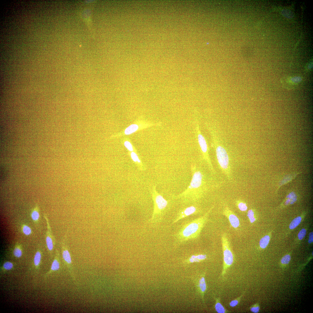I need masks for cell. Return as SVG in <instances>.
Masks as SVG:
<instances>
[{"mask_svg": "<svg viewBox=\"0 0 313 313\" xmlns=\"http://www.w3.org/2000/svg\"><path fill=\"white\" fill-rule=\"evenodd\" d=\"M22 231L24 234L26 235H30L32 233L31 228L28 226L25 225L23 226Z\"/></svg>", "mask_w": 313, "mask_h": 313, "instance_id": "23", "label": "cell"}, {"mask_svg": "<svg viewBox=\"0 0 313 313\" xmlns=\"http://www.w3.org/2000/svg\"><path fill=\"white\" fill-rule=\"evenodd\" d=\"M40 217L39 212L37 208H36L31 213V218L33 221H36L39 220Z\"/></svg>", "mask_w": 313, "mask_h": 313, "instance_id": "22", "label": "cell"}, {"mask_svg": "<svg viewBox=\"0 0 313 313\" xmlns=\"http://www.w3.org/2000/svg\"><path fill=\"white\" fill-rule=\"evenodd\" d=\"M48 231L46 237V243L47 248L49 251L51 253L53 251L55 245V240L54 239L53 236L52 235L50 228L49 226L48 219H47Z\"/></svg>", "mask_w": 313, "mask_h": 313, "instance_id": "10", "label": "cell"}, {"mask_svg": "<svg viewBox=\"0 0 313 313\" xmlns=\"http://www.w3.org/2000/svg\"><path fill=\"white\" fill-rule=\"evenodd\" d=\"M216 152L217 159L221 171L228 179L231 180V170L227 151L223 148L219 146L216 148Z\"/></svg>", "mask_w": 313, "mask_h": 313, "instance_id": "5", "label": "cell"}, {"mask_svg": "<svg viewBox=\"0 0 313 313\" xmlns=\"http://www.w3.org/2000/svg\"><path fill=\"white\" fill-rule=\"evenodd\" d=\"M259 307L257 305L255 304L254 306L252 307L251 308V311L255 313H257L259 312Z\"/></svg>", "mask_w": 313, "mask_h": 313, "instance_id": "31", "label": "cell"}, {"mask_svg": "<svg viewBox=\"0 0 313 313\" xmlns=\"http://www.w3.org/2000/svg\"><path fill=\"white\" fill-rule=\"evenodd\" d=\"M242 296L243 295H242L240 297L237 299L231 301L230 303V306L232 307H234L237 306L240 301V300L242 297Z\"/></svg>", "mask_w": 313, "mask_h": 313, "instance_id": "27", "label": "cell"}, {"mask_svg": "<svg viewBox=\"0 0 313 313\" xmlns=\"http://www.w3.org/2000/svg\"><path fill=\"white\" fill-rule=\"evenodd\" d=\"M60 268V254L58 250L56 251L55 256L52 263L50 269V271L47 273L45 275V277H46L49 276L52 273L54 272L58 271Z\"/></svg>", "mask_w": 313, "mask_h": 313, "instance_id": "9", "label": "cell"}, {"mask_svg": "<svg viewBox=\"0 0 313 313\" xmlns=\"http://www.w3.org/2000/svg\"><path fill=\"white\" fill-rule=\"evenodd\" d=\"M215 308L216 311L218 313H225L227 312L220 303L219 298L216 299Z\"/></svg>", "mask_w": 313, "mask_h": 313, "instance_id": "14", "label": "cell"}, {"mask_svg": "<svg viewBox=\"0 0 313 313\" xmlns=\"http://www.w3.org/2000/svg\"><path fill=\"white\" fill-rule=\"evenodd\" d=\"M206 255L200 254L197 255L191 256L187 260V261L189 263L200 262L206 259L207 258Z\"/></svg>", "mask_w": 313, "mask_h": 313, "instance_id": "11", "label": "cell"}, {"mask_svg": "<svg viewBox=\"0 0 313 313\" xmlns=\"http://www.w3.org/2000/svg\"><path fill=\"white\" fill-rule=\"evenodd\" d=\"M14 256L17 258H20L23 255L22 248L19 245H17L15 247L13 251Z\"/></svg>", "mask_w": 313, "mask_h": 313, "instance_id": "20", "label": "cell"}, {"mask_svg": "<svg viewBox=\"0 0 313 313\" xmlns=\"http://www.w3.org/2000/svg\"><path fill=\"white\" fill-rule=\"evenodd\" d=\"M297 197L293 192L290 193L286 197L287 200L285 202L286 205L292 204L297 201Z\"/></svg>", "mask_w": 313, "mask_h": 313, "instance_id": "19", "label": "cell"}, {"mask_svg": "<svg viewBox=\"0 0 313 313\" xmlns=\"http://www.w3.org/2000/svg\"><path fill=\"white\" fill-rule=\"evenodd\" d=\"M236 205L239 210L241 212L246 211L248 209V207L246 203L242 200H239L236 202Z\"/></svg>", "mask_w": 313, "mask_h": 313, "instance_id": "15", "label": "cell"}, {"mask_svg": "<svg viewBox=\"0 0 313 313\" xmlns=\"http://www.w3.org/2000/svg\"><path fill=\"white\" fill-rule=\"evenodd\" d=\"M13 263L10 262H7L4 264L3 268L4 270H10L13 268Z\"/></svg>", "mask_w": 313, "mask_h": 313, "instance_id": "25", "label": "cell"}, {"mask_svg": "<svg viewBox=\"0 0 313 313\" xmlns=\"http://www.w3.org/2000/svg\"><path fill=\"white\" fill-rule=\"evenodd\" d=\"M192 178L188 186L183 192L174 197L185 204L198 202L213 187L209 179L202 169L192 166L191 169Z\"/></svg>", "mask_w": 313, "mask_h": 313, "instance_id": "1", "label": "cell"}, {"mask_svg": "<svg viewBox=\"0 0 313 313\" xmlns=\"http://www.w3.org/2000/svg\"><path fill=\"white\" fill-rule=\"evenodd\" d=\"M125 147L129 151L133 152V146L131 143L128 141H126L124 144Z\"/></svg>", "mask_w": 313, "mask_h": 313, "instance_id": "29", "label": "cell"}, {"mask_svg": "<svg viewBox=\"0 0 313 313\" xmlns=\"http://www.w3.org/2000/svg\"><path fill=\"white\" fill-rule=\"evenodd\" d=\"M200 212L199 208L195 205L193 204L183 208L179 212L172 223L174 224L190 216L197 214Z\"/></svg>", "mask_w": 313, "mask_h": 313, "instance_id": "6", "label": "cell"}, {"mask_svg": "<svg viewBox=\"0 0 313 313\" xmlns=\"http://www.w3.org/2000/svg\"><path fill=\"white\" fill-rule=\"evenodd\" d=\"M199 286L200 291L203 296L204 294L206 289V285L204 277H202L200 279Z\"/></svg>", "mask_w": 313, "mask_h": 313, "instance_id": "18", "label": "cell"}, {"mask_svg": "<svg viewBox=\"0 0 313 313\" xmlns=\"http://www.w3.org/2000/svg\"><path fill=\"white\" fill-rule=\"evenodd\" d=\"M62 257L64 262L68 268L69 272L71 275L74 281L75 278L73 271L72 260L70 253L67 245L65 242H63L62 245Z\"/></svg>", "mask_w": 313, "mask_h": 313, "instance_id": "7", "label": "cell"}, {"mask_svg": "<svg viewBox=\"0 0 313 313\" xmlns=\"http://www.w3.org/2000/svg\"><path fill=\"white\" fill-rule=\"evenodd\" d=\"M42 255L40 252L37 251L35 255L34 259V263L36 268H38L40 263Z\"/></svg>", "mask_w": 313, "mask_h": 313, "instance_id": "16", "label": "cell"}, {"mask_svg": "<svg viewBox=\"0 0 313 313\" xmlns=\"http://www.w3.org/2000/svg\"><path fill=\"white\" fill-rule=\"evenodd\" d=\"M301 220L302 218L300 216L294 219L289 225L290 229H293L296 228L300 223Z\"/></svg>", "mask_w": 313, "mask_h": 313, "instance_id": "21", "label": "cell"}, {"mask_svg": "<svg viewBox=\"0 0 313 313\" xmlns=\"http://www.w3.org/2000/svg\"><path fill=\"white\" fill-rule=\"evenodd\" d=\"M313 233L312 232H311L309 235V238L308 241V243H310L313 242Z\"/></svg>", "mask_w": 313, "mask_h": 313, "instance_id": "32", "label": "cell"}, {"mask_svg": "<svg viewBox=\"0 0 313 313\" xmlns=\"http://www.w3.org/2000/svg\"><path fill=\"white\" fill-rule=\"evenodd\" d=\"M247 216L251 223H253L255 221L256 219L254 217V213L252 210H250L248 211Z\"/></svg>", "mask_w": 313, "mask_h": 313, "instance_id": "24", "label": "cell"}, {"mask_svg": "<svg viewBox=\"0 0 313 313\" xmlns=\"http://www.w3.org/2000/svg\"><path fill=\"white\" fill-rule=\"evenodd\" d=\"M154 203V208L151 221L153 223H157L162 219L168 203L163 197L155 190L153 194Z\"/></svg>", "mask_w": 313, "mask_h": 313, "instance_id": "3", "label": "cell"}, {"mask_svg": "<svg viewBox=\"0 0 313 313\" xmlns=\"http://www.w3.org/2000/svg\"><path fill=\"white\" fill-rule=\"evenodd\" d=\"M198 141L202 152L206 154L208 150L207 145L204 138L201 134L198 135Z\"/></svg>", "mask_w": 313, "mask_h": 313, "instance_id": "12", "label": "cell"}, {"mask_svg": "<svg viewBox=\"0 0 313 313\" xmlns=\"http://www.w3.org/2000/svg\"><path fill=\"white\" fill-rule=\"evenodd\" d=\"M139 126L136 124H133L129 126L125 130V134L126 135L132 134L136 131L139 129Z\"/></svg>", "mask_w": 313, "mask_h": 313, "instance_id": "13", "label": "cell"}, {"mask_svg": "<svg viewBox=\"0 0 313 313\" xmlns=\"http://www.w3.org/2000/svg\"><path fill=\"white\" fill-rule=\"evenodd\" d=\"M131 158L133 161L135 162H137L138 163H141V161L139 158L137 154L135 152H132L131 154Z\"/></svg>", "mask_w": 313, "mask_h": 313, "instance_id": "26", "label": "cell"}, {"mask_svg": "<svg viewBox=\"0 0 313 313\" xmlns=\"http://www.w3.org/2000/svg\"><path fill=\"white\" fill-rule=\"evenodd\" d=\"M270 237L269 235H266L261 239L259 241V245L261 248L265 249L268 245L269 242Z\"/></svg>", "mask_w": 313, "mask_h": 313, "instance_id": "17", "label": "cell"}, {"mask_svg": "<svg viewBox=\"0 0 313 313\" xmlns=\"http://www.w3.org/2000/svg\"><path fill=\"white\" fill-rule=\"evenodd\" d=\"M223 214L227 218L233 228L236 229L239 227L240 223L238 218L228 206L223 208Z\"/></svg>", "mask_w": 313, "mask_h": 313, "instance_id": "8", "label": "cell"}, {"mask_svg": "<svg viewBox=\"0 0 313 313\" xmlns=\"http://www.w3.org/2000/svg\"><path fill=\"white\" fill-rule=\"evenodd\" d=\"M214 206L204 215L184 223L175 235V241L178 245L197 239L207 223Z\"/></svg>", "mask_w": 313, "mask_h": 313, "instance_id": "2", "label": "cell"}, {"mask_svg": "<svg viewBox=\"0 0 313 313\" xmlns=\"http://www.w3.org/2000/svg\"><path fill=\"white\" fill-rule=\"evenodd\" d=\"M306 233V231L305 229H302L298 234V237L300 240H302L305 237Z\"/></svg>", "mask_w": 313, "mask_h": 313, "instance_id": "30", "label": "cell"}, {"mask_svg": "<svg viewBox=\"0 0 313 313\" xmlns=\"http://www.w3.org/2000/svg\"><path fill=\"white\" fill-rule=\"evenodd\" d=\"M290 259V256L289 255H287L282 258L281 260V262L283 264H288L289 263Z\"/></svg>", "mask_w": 313, "mask_h": 313, "instance_id": "28", "label": "cell"}, {"mask_svg": "<svg viewBox=\"0 0 313 313\" xmlns=\"http://www.w3.org/2000/svg\"><path fill=\"white\" fill-rule=\"evenodd\" d=\"M221 241L223 255V269L221 275L223 277L228 269L234 262V255L232 252L229 238L226 233L222 234Z\"/></svg>", "mask_w": 313, "mask_h": 313, "instance_id": "4", "label": "cell"}]
</instances>
